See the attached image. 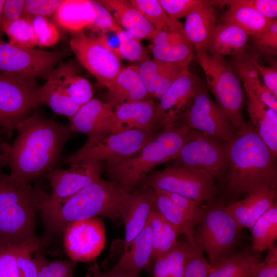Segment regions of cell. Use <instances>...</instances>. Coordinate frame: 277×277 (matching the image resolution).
<instances>
[{
  "label": "cell",
  "mask_w": 277,
  "mask_h": 277,
  "mask_svg": "<svg viewBox=\"0 0 277 277\" xmlns=\"http://www.w3.org/2000/svg\"><path fill=\"white\" fill-rule=\"evenodd\" d=\"M10 146L8 165L15 181L30 183L55 168L72 132L69 126L35 112L20 121Z\"/></svg>",
  "instance_id": "obj_1"
},
{
  "label": "cell",
  "mask_w": 277,
  "mask_h": 277,
  "mask_svg": "<svg viewBox=\"0 0 277 277\" xmlns=\"http://www.w3.org/2000/svg\"><path fill=\"white\" fill-rule=\"evenodd\" d=\"M132 193L118 184L102 179L66 200L56 208L41 212L45 229L44 238L63 233L69 223L98 216L108 217L114 223L122 221Z\"/></svg>",
  "instance_id": "obj_2"
},
{
  "label": "cell",
  "mask_w": 277,
  "mask_h": 277,
  "mask_svg": "<svg viewBox=\"0 0 277 277\" xmlns=\"http://www.w3.org/2000/svg\"><path fill=\"white\" fill-rule=\"evenodd\" d=\"M226 185L234 196L276 186L275 160L252 125L236 131L225 144Z\"/></svg>",
  "instance_id": "obj_3"
},
{
  "label": "cell",
  "mask_w": 277,
  "mask_h": 277,
  "mask_svg": "<svg viewBox=\"0 0 277 277\" xmlns=\"http://www.w3.org/2000/svg\"><path fill=\"white\" fill-rule=\"evenodd\" d=\"M0 167V245L16 246L37 238L36 214L48 194L37 186L21 183Z\"/></svg>",
  "instance_id": "obj_4"
},
{
  "label": "cell",
  "mask_w": 277,
  "mask_h": 277,
  "mask_svg": "<svg viewBox=\"0 0 277 277\" xmlns=\"http://www.w3.org/2000/svg\"><path fill=\"white\" fill-rule=\"evenodd\" d=\"M190 129L184 124L163 130L133 156L107 167L110 181L129 191L156 166L174 159Z\"/></svg>",
  "instance_id": "obj_5"
},
{
  "label": "cell",
  "mask_w": 277,
  "mask_h": 277,
  "mask_svg": "<svg viewBox=\"0 0 277 277\" xmlns=\"http://www.w3.org/2000/svg\"><path fill=\"white\" fill-rule=\"evenodd\" d=\"M195 60L203 69L206 85L213 93L234 132L246 125L243 116L244 93L232 65L223 56L195 52Z\"/></svg>",
  "instance_id": "obj_6"
},
{
  "label": "cell",
  "mask_w": 277,
  "mask_h": 277,
  "mask_svg": "<svg viewBox=\"0 0 277 277\" xmlns=\"http://www.w3.org/2000/svg\"><path fill=\"white\" fill-rule=\"evenodd\" d=\"M154 136L152 131L129 130L110 133L97 138L87 140L65 163L69 165L86 160L107 162L112 167L136 154Z\"/></svg>",
  "instance_id": "obj_7"
},
{
  "label": "cell",
  "mask_w": 277,
  "mask_h": 277,
  "mask_svg": "<svg viewBox=\"0 0 277 277\" xmlns=\"http://www.w3.org/2000/svg\"><path fill=\"white\" fill-rule=\"evenodd\" d=\"M198 225L195 246L206 253L211 267L233 254L232 249L241 230L225 206L219 205L205 211Z\"/></svg>",
  "instance_id": "obj_8"
},
{
  "label": "cell",
  "mask_w": 277,
  "mask_h": 277,
  "mask_svg": "<svg viewBox=\"0 0 277 277\" xmlns=\"http://www.w3.org/2000/svg\"><path fill=\"white\" fill-rule=\"evenodd\" d=\"M70 54L66 50L21 48L0 37V72L27 82L47 80L56 65Z\"/></svg>",
  "instance_id": "obj_9"
},
{
  "label": "cell",
  "mask_w": 277,
  "mask_h": 277,
  "mask_svg": "<svg viewBox=\"0 0 277 277\" xmlns=\"http://www.w3.org/2000/svg\"><path fill=\"white\" fill-rule=\"evenodd\" d=\"M41 86L0 72V133L10 137L16 125L42 105Z\"/></svg>",
  "instance_id": "obj_10"
},
{
  "label": "cell",
  "mask_w": 277,
  "mask_h": 277,
  "mask_svg": "<svg viewBox=\"0 0 277 277\" xmlns=\"http://www.w3.org/2000/svg\"><path fill=\"white\" fill-rule=\"evenodd\" d=\"M144 186L197 201L211 202L214 180L206 172L176 163L144 178Z\"/></svg>",
  "instance_id": "obj_11"
},
{
  "label": "cell",
  "mask_w": 277,
  "mask_h": 277,
  "mask_svg": "<svg viewBox=\"0 0 277 277\" xmlns=\"http://www.w3.org/2000/svg\"><path fill=\"white\" fill-rule=\"evenodd\" d=\"M104 162L86 160L69 165L67 169L54 168L43 176L47 179L52 189L41 210H52L90 184L101 179Z\"/></svg>",
  "instance_id": "obj_12"
},
{
  "label": "cell",
  "mask_w": 277,
  "mask_h": 277,
  "mask_svg": "<svg viewBox=\"0 0 277 277\" xmlns=\"http://www.w3.org/2000/svg\"><path fill=\"white\" fill-rule=\"evenodd\" d=\"M70 47L78 62L106 87L123 68L116 54L98 37L71 33Z\"/></svg>",
  "instance_id": "obj_13"
},
{
  "label": "cell",
  "mask_w": 277,
  "mask_h": 277,
  "mask_svg": "<svg viewBox=\"0 0 277 277\" xmlns=\"http://www.w3.org/2000/svg\"><path fill=\"white\" fill-rule=\"evenodd\" d=\"M174 160L179 164L206 172L213 180L219 179L226 171L225 144L190 129Z\"/></svg>",
  "instance_id": "obj_14"
},
{
  "label": "cell",
  "mask_w": 277,
  "mask_h": 277,
  "mask_svg": "<svg viewBox=\"0 0 277 277\" xmlns=\"http://www.w3.org/2000/svg\"><path fill=\"white\" fill-rule=\"evenodd\" d=\"M181 117L189 128L219 141L227 143L235 133L226 116L202 85Z\"/></svg>",
  "instance_id": "obj_15"
},
{
  "label": "cell",
  "mask_w": 277,
  "mask_h": 277,
  "mask_svg": "<svg viewBox=\"0 0 277 277\" xmlns=\"http://www.w3.org/2000/svg\"><path fill=\"white\" fill-rule=\"evenodd\" d=\"M63 233L65 251L76 262H93L105 246V226L98 217L71 222Z\"/></svg>",
  "instance_id": "obj_16"
},
{
  "label": "cell",
  "mask_w": 277,
  "mask_h": 277,
  "mask_svg": "<svg viewBox=\"0 0 277 277\" xmlns=\"http://www.w3.org/2000/svg\"><path fill=\"white\" fill-rule=\"evenodd\" d=\"M201 85L197 76L186 70L159 98L156 124L163 130L171 128L188 107Z\"/></svg>",
  "instance_id": "obj_17"
},
{
  "label": "cell",
  "mask_w": 277,
  "mask_h": 277,
  "mask_svg": "<svg viewBox=\"0 0 277 277\" xmlns=\"http://www.w3.org/2000/svg\"><path fill=\"white\" fill-rule=\"evenodd\" d=\"M114 105L109 102L92 98L82 105L70 119L71 131L86 134L92 140L110 133Z\"/></svg>",
  "instance_id": "obj_18"
},
{
  "label": "cell",
  "mask_w": 277,
  "mask_h": 277,
  "mask_svg": "<svg viewBox=\"0 0 277 277\" xmlns=\"http://www.w3.org/2000/svg\"><path fill=\"white\" fill-rule=\"evenodd\" d=\"M276 186H263L253 190L241 201L225 206L240 230L251 229L256 221L276 202Z\"/></svg>",
  "instance_id": "obj_19"
},
{
  "label": "cell",
  "mask_w": 277,
  "mask_h": 277,
  "mask_svg": "<svg viewBox=\"0 0 277 277\" xmlns=\"http://www.w3.org/2000/svg\"><path fill=\"white\" fill-rule=\"evenodd\" d=\"M157 103L153 98L115 107L110 133L129 130L152 131L156 124Z\"/></svg>",
  "instance_id": "obj_20"
},
{
  "label": "cell",
  "mask_w": 277,
  "mask_h": 277,
  "mask_svg": "<svg viewBox=\"0 0 277 277\" xmlns=\"http://www.w3.org/2000/svg\"><path fill=\"white\" fill-rule=\"evenodd\" d=\"M219 1H207L186 16L185 34L195 52L208 53L214 31L217 25L215 6Z\"/></svg>",
  "instance_id": "obj_21"
},
{
  "label": "cell",
  "mask_w": 277,
  "mask_h": 277,
  "mask_svg": "<svg viewBox=\"0 0 277 277\" xmlns=\"http://www.w3.org/2000/svg\"><path fill=\"white\" fill-rule=\"evenodd\" d=\"M190 62L171 63L149 59L136 65L151 98H160L186 70Z\"/></svg>",
  "instance_id": "obj_22"
},
{
  "label": "cell",
  "mask_w": 277,
  "mask_h": 277,
  "mask_svg": "<svg viewBox=\"0 0 277 277\" xmlns=\"http://www.w3.org/2000/svg\"><path fill=\"white\" fill-rule=\"evenodd\" d=\"M148 49L153 59L165 62L182 63L195 59L194 49L183 32L160 30Z\"/></svg>",
  "instance_id": "obj_23"
},
{
  "label": "cell",
  "mask_w": 277,
  "mask_h": 277,
  "mask_svg": "<svg viewBox=\"0 0 277 277\" xmlns=\"http://www.w3.org/2000/svg\"><path fill=\"white\" fill-rule=\"evenodd\" d=\"M106 88L108 101L115 107L133 102L151 98L136 65L123 68Z\"/></svg>",
  "instance_id": "obj_24"
},
{
  "label": "cell",
  "mask_w": 277,
  "mask_h": 277,
  "mask_svg": "<svg viewBox=\"0 0 277 277\" xmlns=\"http://www.w3.org/2000/svg\"><path fill=\"white\" fill-rule=\"evenodd\" d=\"M247 111L252 126L269 149L272 157L277 156V112L264 103L249 89L244 88Z\"/></svg>",
  "instance_id": "obj_25"
},
{
  "label": "cell",
  "mask_w": 277,
  "mask_h": 277,
  "mask_svg": "<svg viewBox=\"0 0 277 277\" xmlns=\"http://www.w3.org/2000/svg\"><path fill=\"white\" fill-rule=\"evenodd\" d=\"M122 221L125 226L124 250L146 225L156 207V195L152 189L144 187L134 191Z\"/></svg>",
  "instance_id": "obj_26"
},
{
  "label": "cell",
  "mask_w": 277,
  "mask_h": 277,
  "mask_svg": "<svg viewBox=\"0 0 277 277\" xmlns=\"http://www.w3.org/2000/svg\"><path fill=\"white\" fill-rule=\"evenodd\" d=\"M110 13L120 27L141 41L151 42L156 30L129 1H98Z\"/></svg>",
  "instance_id": "obj_27"
},
{
  "label": "cell",
  "mask_w": 277,
  "mask_h": 277,
  "mask_svg": "<svg viewBox=\"0 0 277 277\" xmlns=\"http://www.w3.org/2000/svg\"><path fill=\"white\" fill-rule=\"evenodd\" d=\"M153 250L152 233L148 220L141 232L131 242L112 268L135 275L151 265Z\"/></svg>",
  "instance_id": "obj_28"
},
{
  "label": "cell",
  "mask_w": 277,
  "mask_h": 277,
  "mask_svg": "<svg viewBox=\"0 0 277 277\" xmlns=\"http://www.w3.org/2000/svg\"><path fill=\"white\" fill-rule=\"evenodd\" d=\"M233 69L246 88L257 95L264 103L277 112V97L265 87L257 67L258 57L245 52L234 56Z\"/></svg>",
  "instance_id": "obj_29"
},
{
  "label": "cell",
  "mask_w": 277,
  "mask_h": 277,
  "mask_svg": "<svg viewBox=\"0 0 277 277\" xmlns=\"http://www.w3.org/2000/svg\"><path fill=\"white\" fill-rule=\"evenodd\" d=\"M249 36L237 25L218 24L213 33L208 52L210 54L221 56H235L245 52Z\"/></svg>",
  "instance_id": "obj_30"
},
{
  "label": "cell",
  "mask_w": 277,
  "mask_h": 277,
  "mask_svg": "<svg viewBox=\"0 0 277 277\" xmlns=\"http://www.w3.org/2000/svg\"><path fill=\"white\" fill-rule=\"evenodd\" d=\"M53 15L58 26L72 33L88 28L94 11L90 0H64Z\"/></svg>",
  "instance_id": "obj_31"
},
{
  "label": "cell",
  "mask_w": 277,
  "mask_h": 277,
  "mask_svg": "<svg viewBox=\"0 0 277 277\" xmlns=\"http://www.w3.org/2000/svg\"><path fill=\"white\" fill-rule=\"evenodd\" d=\"M225 5L228 6L229 9L222 17V23L237 25L249 36L264 31L271 21L254 9L238 3L235 0L221 1V6Z\"/></svg>",
  "instance_id": "obj_32"
},
{
  "label": "cell",
  "mask_w": 277,
  "mask_h": 277,
  "mask_svg": "<svg viewBox=\"0 0 277 277\" xmlns=\"http://www.w3.org/2000/svg\"><path fill=\"white\" fill-rule=\"evenodd\" d=\"M49 77L59 82L72 100L81 106L92 98L93 89L91 83L77 74L72 63H61Z\"/></svg>",
  "instance_id": "obj_33"
},
{
  "label": "cell",
  "mask_w": 277,
  "mask_h": 277,
  "mask_svg": "<svg viewBox=\"0 0 277 277\" xmlns=\"http://www.w3.org/2000/svg\"><path fill=\"white\" fill-rule=\"evenodd\" d=\"M195 246L186 242H179L168 253L153 262L152 277H183L186 264Z\"/></svg>",
  "instance_id": "obj_34"
},
{
  "label": "cell",
  "mask_w": 277,
  "mask_h": 277,
  "mask_svg": "<svg viewBox=\"0 0 277 277\" xmlns=\"http://www.w3.org/2000/svg\"><path fill=\"white\" fill-rule=\"evenodd\" d=\"M149 221L152 233L153 250L151 261L154 262L170 251L177 244L178 230L159 212L156 207L152 210Z\"/></svg>",
  "instance_id": "obj_35"
},
{
  "label": "cell",
  "mask_w": 277,
  "mask_h": 277,
  "mask_svg": "<svg viewBox=\"0 0 277 277\" xmlns=\"http://www.w3.org/2000/svg\"><path fill=\"white\" fill-rule=\"evenodd\" d=\"M42 105L48 106L54 112L71 119L82 106L74 102L57 81L49 77L41 86Z\"/></svg>",
  "instance_id": "obj_36"
},
{
  "label": "cell",
  "mask_w": 277,
  "mask_h": 277,
  "mask_svg": "<svg viewBox=\"0 0 277 277\" xmlns=\"http://www.w3.org/2000/svg\"><path fill=\"white\" fill-rule=\"evenodd\" d=\"M156 195V207L161 215L179 232L187 241L195 246L194 228L196 225L179 209L162 191L152 189Z\"/></svg>",
  "instance_id": "obj_37"
},
{
  "label": "cell",
  "mask_w": 277,
  "mask_h": 277,
  "mask_svg": "<svg viewBox=\"0 0 277 277\" xmlns=\"http://www.w3.org/2000/svg\"><path fill=\"white\" fill-rule=\"evenodd\" d=\"M250 230L254 251L262 252L274 245L277 239L276 203L260 217Z\"/></svg>",
  "instance_id": "obj_38"
},
{
  "label": "cell",
  "mask_w": 277,
  "mask_h": 277,
  "mask_svg": "<svg viewBox=\"0 0 277 277\" xmlns=\"http://www.w3.org/2000/svg\"><path fill=\"white\" fill-rule=\"evenodd\" d=\"M259 258L249 252L233 254L211 267L208 277H249Z\"/></svg>",
  "instance_id": "obj_39"
},
{
  "label": "cell",
  "mask_w": 277,
  "mask_h": 277,
  "mask_svg": "<svg viewBox=\"0 0 277 277\" xmlns=\"http://www.w3.org/2000/svg\"><path fill=\"white\" fill-rule=\"evenodd\" d=\"M129 1L156 30L167 28L171 31L185 33L182 23L178 19L171 17L163 9L159 0Z\"/></svg>",
  "instance_id": "obj_40"
},
{
  "label": "cell",
  "mask_w": 277,
  "mask_h": 277,
  "mask_svg": "<svg viewBox=\"0 0 277 277\" xmlns=\"http://www.w3.org/2000/svg\"><path fill=\"white\" fill-rule=\"evenodd\" d=\"M9 43L23 49H33L36 46L33 27L29 19L22 17L4 28Z\"/></svg>",
  "instance_id": "obj_41"
},
{
  "label": "cell",
  "mask_w": 277,
  "mask_h": 277,
  "mask_svg": "<svg viewBox=\"0 0 277 277\" xmlns=\"http://www.w3.org/2000/svg\"><path fill=\"white\" fill-rule=\"evenodd\" d=\"M118 41L119 58L141 63L150 59L148 50L140 40L122 27L115 33Z\"/></svg>",
  "instance_id": "obj_42"
},
{
  "label": "cell",
  "mask_w": 277,
  "mask_h": 277,
  "mask_svg": "<svg viewBox=\"0 0 277 277\" xmlns=\"http://www.w3.org/2000/svg\"><path fill=\"white\" fill-rule=\"evenodd\" d=\"M48 241L44 237L29 241L16 256L19 277H37L36 263L31 254L47 246Z\"/></svg>",
  "instance_id": "obj_43"
},
{
  "label": "cell",
  "mask_w": 277,
  "mask_h": 277,
  "mask_svg": "<svg viewBox=\"0 0 277 277\" xmlns=\"http://www.w3.org/2000/svg\"><path fill=\"white\" fill-rule=\"evenodd\" d=\"M33 258L37 267V277H73L77 262L71 259L50 262L41 253Z\"/></svg>",
  "instance_id": "obj_44"
},
{
  "label": "cell",
  "mask_w": 277,
  "mask_h": 277,
  "mask_svg": "<svg viewBox=\"0 0 277 277\" xmlns=\"http://www.w3.org/2000/svg\"><path fill=\"white\" fill-rule=\"evenodd\" d=\"M30 20L33 27L36 46L49 47L58 42L60 38L59 31L48 18L36 16Z\"/></svg>",
  "instance_id": "obj_45"
},
{
  "label": "cell",
  "mask_w": 277,
  "mask_h": 277,
  "mask_svg": "<svg viewBox=\"0 0 277 277\" xmlns=\"http://www.w3.org/2000/svg\"><path fill=\"white\" fill-rule=\"evenodd\" d=\"M257 50L266 55L277 54V19L270 21L268 27L263 31L252 36Z\"/></svg>",
  "instance_id": "obj_46"
},
{
  "label": "cell",
  "mask_w": 277,
  "mask_h": 277,
  "mask_svg": "<svg viewBox=\"0 0 277 277\" xmlns=\"http://www.w3.org/2000/svg\"><path fill=\"white\" fill-rule=\"evenodd\" d=\"M29 241L16 246L0 245V277H19L16 256Z\"/></svg>",
  "instance_id": "obj_47"
},
{
  "label": "cell",
  "mask_w": 277,
  "mask_h": 277,
  "mask_svg": "<svg viewBox=\"0 0 277 277\" xmlns=\"http://www.w3.org/2000/svg\"><path fill=\"white\" fill-rule=\"evenodd\" d=\"M94 11V18L88 28L92 31L116 33L121 28L111 13L98 1H91Z\"/></svg>",
  "instance_id": "obj_48"
},
{
  "label": "cell",
  "mask_w": 277,
  "mask_h": 277,
  "mask_svg": "<svg viewBox=\"0 0 277 277\" xmlns=\"http://www.w3.org/2000/svg\"><path fill=\"white\" fill-rule=\"evenodd\" d=\"M64 0H25L22 17L31 19L36 16L48 18L52 15Z\"/></svg>",
  "instance_id": "obj_49"
},
{
  "label": "cell",
  "mask_w": 277,
  "mask_h": 277,
  "mask_svg": "<svg viewBox=\"0 0 277 277\" xmlns=\"http://www.w3.org/2000/svg\"><path fill=\"white\" fill-rule=\"evenodd\" d=\"M162 8L172 18L178 19L204 4L206 0H159Z\"/></svg>",
  "instance_id": "obj_50"
},
{
  "label": "cell",
  "mask_w": 277,
  "mask_h": 277,
  "mask_svg": "<svg viewBox=\"0 0 277 277\" xmlns=\"http://www.w3.org/2000/svg\"><path fill=\"white\" fill-rule=\"evenodd\" d=\"M163 192L171 202L196 225L202 221L205 211L200 207V202L176 194Z\"/></svg>",
  "instance_id": "obj_51"
},
{
  "label": "cell",
  "mask_w": 277,
  "mask_h": 277,
  "mask_svg": "<svg viewBox=\"0 0 277 277\" xmlns=\"http://www.w3.org/2000/svg\"><path fill=\"white\" fill-rule=\"evenodd\" d=\"M211 268L203 252L195 246V251L187 261L183 277H208Z\"/></svg>",
  "instance_id": "obj_52"
},
{
  "label": "cell",
  "mask_w": 277,
  "mask_h": 277,
  "mask_svg": "<svg viewBox=\"0 0 277 277\" xmlns=\"http://www.w3.org/2000/svg\"><path fill=\"white\" fill-rule=\"evenodd\" d=\"M249 277H277V247L268 249L266 259L253 267Z\"/></svg>",
  "instance_id": "obj_53"
},
{
  "label": "cell",
  "mask_w": 277,
  "mask_h": 277,
  "mask_svg": "<svg viewBox=\"0 0 277 277\" xmlns=\"http://www.w3.org/2000/svg\"><path fill=\"white\" fill-rule=\"evenodd\" d=\"M242 5L249 6L269 20L276 18V0H235Z\"/></svg>",
  "instance_id": "obj_54"
},
{
  "label": "cell",
  "mask_w": 277,
  "mask_h": 277,
  "mask_svg": "<svg viewBox=\"0 0 277 277\" xmlns=\"http://www.w3.org/2000/svg\"><path fill=\"white\" fill-rule=\"evenodd\" d=\"M25 0H5L3 8V21L5 27L22 17Z\"/></svg>",
  "instance_id": "obj_55"
},
{
  "label": "cell",
  "mask_w": 277,
  "mask_h": 277,
  "mask_svg": "<svg viewBox=\"0 0 277 277\" xmlns=\"http://www.w3.org/2000/svg\"><path fill=\"white\" fill-rule=\"evenodd\" d=\"M257 67L266 88L277 97L276 67L266 66L258 62Z\"/></svg>",
  "instance_id": "obj_56"
},
{
  "label": "cell",
  "mask_w": 277,
  "mask_h": 277,
  "mask_svg": "<svg viewBox=\"0 0 277 277\" xmlns=\"http://www.w3.org/2000/svg\"><path fill=\"white\" fill-rule=\"evenodd\" d=\"M85 277H141L140 275H135L110 269L109 270L103 271L98 265L94 263L91 264L87 269V273Z\"/></svg>",
  "instance_id": "obj_57"
},
{
  "label": "cell",
  "mask_w": 277,
  "mask_h": 277,
  "mask_svg": "<svg viewBox=\"0 0 277 277\" xmlns=\"http://www.w3.org/2000/svg\"><path fill=\"white\" fill-rule=\"evenodd\" d=\"M5 0H0V37L4 33V25L3 21V8Z\"/></svg>",
  "instance_id": "obj_58"
},
{
  "label": "cell",
  "mask_w": 277,
  "mask_h": 277,
  "mask_svg": "<svg viewBox=\"0 0 277 277\" xmlns=\"http://www.w3.org/2000/svg\"><path fill=\"white\" fill-rule=\"evenodd\" d=\"M8 164V153L4 149L0 150V166L3 167Z\"/></svg>",
  "instance_id": "obj_59"
}]
</instances>
